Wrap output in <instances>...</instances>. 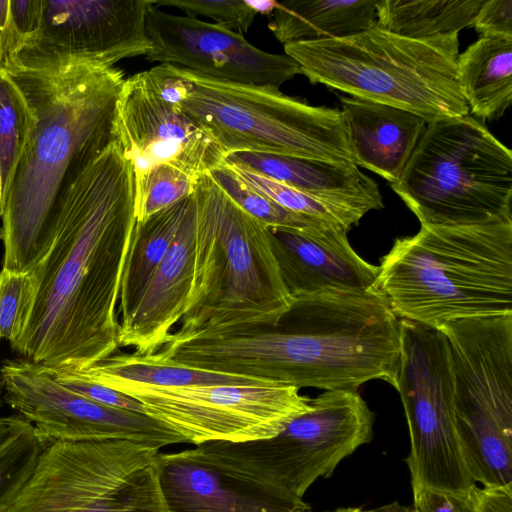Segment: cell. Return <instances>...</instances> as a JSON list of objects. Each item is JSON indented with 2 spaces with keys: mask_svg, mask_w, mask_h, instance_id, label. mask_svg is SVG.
I'll list each match as a JSON object with an SVG mask.
<instances>
[{
  "mask_svg": "<svg viewBox=\"0 0 512 512\" xmlns=\"http://www.w3.org/2000/svg\"><path fill=\"white\" fill-rule=\"evenodd\" d=\"M135 175L112 141L70 185L37 292L11 348L49 369L83 370L119 351L121 283L135 241Z\"/></svg>",
  "mask_w": 512,
  "mask_h": 512,
  "instance_id": "6da1fadb",
  "label": "cell"
},
{
  "mask_svg": "<svg viewBox=\"0 0 512 512\" xmlns=\"http://www.w3.org/2000/svg\"><path fill=\"white\" fill-rule=\"evenodd\" d=\"M34 123L14 167L1 209L2 269L28 274L58 233L68 190L112 141L124 72L78 67L61 73L18 68Z\"/></svg>",
  "mask_w": 512,
  "mask_h": 512,
  "instance_id": "7a4b0ae2",
  "label": "cell"
},
{
  "mask_svg": "<svg viewBox=\"0 0 512 512\" xmlns=\"http://www.w3.org/2000/svg\"><path fill=\"white\" fill-rule=\"evenodd\" d=\"M400 319L376 290L323 292L293 300L275 328L195 340V367L297 387L357 390L371 380L394 388Z\"/></svg>",
  "mask_w": 512,
  "mask_h": 512,
  "instance_id": "3957f363",
  "label": "cell"
},
{
  "mask_svg": "<svg viewBox=\"0 0 512 512\" xmlns=\"http://www.w3.org/2000/svg\"><path fill=\"white\" fill-rule=\"evenodd\" d=\"M193 201L192 286L181 326L166 342L277 327L293 299L267 226L244 211L210 173L198 178Z\"/></svg>",
  "mask_w": 512,
  "mask_h": 512,
  "instance_id": "277c9868",
  "label": "cell"
},
{
  "mask_svg": "<svg viewBox=\"0 0 512 512\" xmlns=\"http://www.w3.org/2000/svg\"><path fill=\"white\" fill-rule=\"evenodd\" d=\"M375 289L399 319L445 323L512 315V219L421 226L381 258Z\"/></svg>",
  "mask_w": 512,
  "mask_h": 512,
  "instance_id": "5b68a950",
  "label": "cell"
},
{
  "mask_svg": "<svg viewBox=\"0 0 512 512\" xmlns=\"http://www.w3.org/2000/svg\"><path fill=\"white\" fill-rule=\"evenodd\" d=\"M313 84L412 112L428 124L468 115L458 34L414 39L378 28L284 45Z\"/></svg>",
  "mask_w": 512,
  "mask_h": 512,
  "instance_id": "8992f818",
  "label": "cell"
},
{
  "mask_svg": "<svg viewBox=\"0 0 512 512\" xmlns=\"http://www.w3.org/2000/svg\"><path fill=\"white\" fill-rule=\"evenodd\" d=\"M169 68L175 105L225 156L257 152L356 165L340 109L312 106L271 86L218 80L173 65Z\"/></svg>",
  "mask_w": 512,
  "mask_h": 512,
  "instance_id": "52a82bcc",
  "label": "cell"
},
{
  "mask_svg": "<svg viewBox=\"0 0 512 512\" xmlns=\"http://www.w3.org/2000/svg\"><path fill=\"white\" fill-rule=\"evenodd\" d=\"M391 188L421 226L512 219V152L471 115L435 121Z\"/></svg>",
  "mask_w": 512,
  "mask_h": 512,
  "instance_id": "ba28073f",
  "label": "cell"
},
{
  "mask_svg": "<svg viewBox=\"0 0 512 512\" xmlns=\"http://www.w3.org/2000/svg\"><path fill=\"white\" fill-rule=\"evenodd\" d=\"M276 436L209 442L195 452L224 474L260 493L301 501L320 477L372 439L374 413L357 390H327Z\"/></svg>",
  "mask_w": 512,
  "mask_h": 512,
  "instance_id": "9c48e42d",
  "label": "cell"
},
{
  "mask_svg": "<svg viewBox=\"0 0 512 512\" xmlns=\"http://www.w3.org/2000/svg\"><path fill=\"white\" fill-rule=\"evenodd\" d=\"M451 355L461 451L474 482H512V315L439 328Z\"/></svg>",
  "mask_w": 512,
  "mask_h": 512,
  "instance_id": "30bf717a",
  "label": "cell"
},
{
  "mask_svg": "<svg viewBox=\"0 0 512 512\" xmlns=\"http://www.w3.org/2000/svg\"><path fill=\"white\" fill-rule=\"evenodd\" d=\"M159 452L129 440L44 443L30 480L6 512H170Z\"/></svg>",
  "mask_w": 512,
  "mask_h": 512,
  "instance_id": "8fae6325",
  "label": "cell"
},
{
  "mask_svg": "<svg viewBox=\"0 0 512 512\" xmlns=\"http://www.w3.org/2000/svg\"><path fill=\"white\" fill-rule=\"evenodd\" d=\"M400 359L395 389L409 428L406 459L412 490L427 488L469 498L476 483L466 467L457 434L454 381L445 334L400 319Z\"/></svg>",
  "mask_w": 512,
  "mask_h": 512,
  "instance_id": "7c38bea8",
  "label": "cell"
},
{
  "mask_svg": "<svg viewBox=\"0 0 512 512\" xmlns=\"http://www.w3.org/2000/svg\"><path fill=\"white\" fill-rule=\"evenodd\" d=\"M107 387L139 401L145 414L195 446L274 437L311 407L310 398L287 384L157 387L117 383Z\"/></svg>",
  "mask_w": 512,
  "mask_h": 512,
  "instance_id": "4fadbf2b",
  "label": "cell"
},
{
  "mask_svg": "<svg viewBox=\"0 0 512 512\" xmlns=\"http://www.w3.org/2000/svg\"><path fill=\"white\" fill-rule=\"evenodd\" d=\"M149 0H42L40 24L18 55L19 68L61 73L111 68L147 56Z\"/></svg>",
  "mask_w": 512,
  "mask_h": 512,
  "instance_id": "5bb4252c",
  "label": "cell"
},
{
  "mask_svg": "<svg viewBox=\"0 0 512 512\" xmlns=\"http://www.w3.org/2000/svg\"><path fill=\"white\" fill-rule=\"evenodd\" d=\"M3 399L43 443L129 440L153 448L186 443L145 413L96 403L62 385L45 366L9 360L0 370Z\"/></svg>",
  "mask_w": 512,
  "mask_h": 512,
  "instance_id": "9a60e30c",
  "label": "cell"
},
{
  "mask_svg": "<svg viewBox=\"0 0 512 512\" xmlns=\"http://www.w3.org/2000/svg\"><path fill=\"white\" fill-rule=\"evenodd\" d=\"M114 135L133 167L135 183L160 165L199 178L225 161L218 144L159 93L146 71L125 79L115 109Z\"/></svg>",
  "mask_w": 512,
  "mask_h": 512,
  "instance_id": "2e32d148",
  "label": "cell"
},
{
  "mask_svg": "<svg viewBox=\"0 0 512 512\" xmlns=\"http://www.w3.org/2000/svg\"><path fill=\"white\" fill-rule=\"evenodd\" d=\"M147 33L153 44L148 61L210 78L279 88L301 73L286 54L263 51L243 34L197 17L165 12L151 2Z\"/></svg>",
  "mask_w": 512,
  "mask_h": 512,
  "instance_id": "e0dca14e",
  "label": "cell"
},
{
  "mask_svg": "<svg viewBox=\"0 0 512 512\" xmlns=\"http://www.w3.org/2000/svg\"><path fill=\"white\" fill-rule=\"evenodd\" d=\"M267 231L293 300L323 292L375 289L378 266L355 252L344 227H267Z\"/></svg>",
  "mask_w": 512,
  "mask_h": 512,
  "instance_id": "ac0fdd59",
  "label": "cell"
},
{
  "mask_svg": "<svg viewBox=\"0 0 512 512\" xmlns=\"http://www.w3.org/2000/svg\"><path fill=\"white\" fill-rule=\"evenodd\" d=\"M195 217L190 197L178 233L130 315L120 323L121 347L135 354L157 352L184 315L194 269Z\"/></svg>",
  "mask_w": 512,
  "mask_h": 512,
  "instance_id": "d6986e66",
  "label": "cell"
},
{
  "mask_svg": "<svg viewBox=\"0 0 512 512\" xmlns=\"http://www.w3.org/2000/svg\"><path fill=\"white\" fill-rule=\"evenodd\" d=\"M159 482L170 512H310L304 501L260 493L224 474L195 450L158 454Z\"/></svg>",
  "mask_w": 512,
  "mask_h": 512,
  "instance_id": "ffe728a7",
  "label": "cell"
},
{
  "mask_svg": "<svg viewBox=\"0 0 512 512\" xmlns=\"http://www.w3.org/2000/svg\"><path fill=\"white\" fill-rule=\"evenodd\" d=\"M357 166L395 183L428 123L407 110L356 97H340Z\"/></svg>",
  "mask_w": 512,
  "mask_h": 512,
  "instance_id": "44dd1931",
  "label": "cell"
},
{
  "mask_svg": "<svg viewBox=\"0 0 512 512\" xmlns=\"http://www.w3.org/2000/svg\"><path fill=\"white\" fill-rule=\"evenodd\" d=\"M225 163L365 214L384 207L377 183L353 164L257 152L229 153Z\"/></svg>",
  "mask_w": 512,
  "mask_h": 512,
  "instance_id": "7402d4cb",
  "label": "cell"
},
{
  "mask_svg": "<svg viewBox=\"0 0 512 512\" xmlns=\"http://www.w3.org/2000/svg\"><path fill=\"white\" fill-rule=\"evenodd\" d=\"M375 24V0H285L276 3L268 28L285 45L346 37Z\"/></svg>",
  "mask_w": 512,
  "mask_h": 512,
  "instance_id": "603a6c76",
  "label": "cell"
},
{
  "mask_svg": "<svg viewBox=\"0 0 512 512\" xmlns=\"http://www.w3.org/2000/svg\"><path fill=\"white\" fill-rule=\"evenodd\" d=\"M457 68L473 117H502L512 100V36H480L459 54Z\"/></svg>",
  "mask_w": 512,
  "mask_h": 512,
  "instance_id": "cb8c5ba5",
  "label": "cell"
},
{
  "mask_svg": "<svg viewBox=\"0 0 512 512\" xmlns=\"http://www.w3.org/2000/svg\"><path fill=\"white\" fill-rule=\"evenodd\" d=\"M74 371L80 376L104 386L117 383H132L157 387L218 384H280L247 376L154 362L135 353L116 354L86 369Z\"/></svg>",
  "mask_w": 512,
  "mask_h": 512,
  "instance_id": "d4e9b609",
  "label": "cell"
},
{
  "mask_svg": "<svg viewBox=\"0 0 512 512\" xmlns=\"http://www.w3.org/2000/svg\"><path fill=\"white\" fill-rule=\"evenodd\" d=\"M484 0H380L376 26L414 39L454 35L472 26Z\"/></svg>",
  "mask_w": 512,
  "mask_h": 512,
  "instance_id": "484cf974",
  "label": "cell"
},
{
  "mask_svg": "<svg viewBox=\"0 0 512 512\" xmlns=\"http://www.w3.org/2000/svg\"><path fill=\"white\" fill-rule=\"evenodd\" d=\"M190 197L157 213L144 223H137L135 241L121 283L120 323L126 320L137 305L167 254L178 233Z\"/></svg>",
  "mask_w": 512,
  "mask_h": 512,
  "instance_id": "4316f807",
  "label": "cell"
},
{
  "mask_svg": "<svg viewBox=\"0 0 512 512\" xmlns=\"http://www.w3.org/2000/svg\"><path fill=\"white\" fill-rule=\"evenodd\" d=\"M44 443L18 414L0 416V512H6L30 480Z\"/></svg>",
  "mask_w": 512,
  "mask_h": 512,
  "instance_id": "83f0119b",
  "label": "cell"
},
{
  "mask_svg": "<svg viewBox=\"0 0 512 512\" xmlns=\"http://www.w3.org/2000/svg\"><path fill=\"white\" fill-rule=\"evenodd\" d=\"M34 119L20 86L8 72L0 70V214L14 167Z\"/></svg>",
  "mask_w": 512,
  "mask_h": 512,
  "instance_id": "f1b7e54d",
  "label": "cell"
},
{
  "mask_svg": "<svg viewBox=\"0 0 512 512\" xmlns=\"http://www.w3.org/2000/svg\"><path fill=\"white\" fill-rule=\"evenodd\" d=\"M228 166L248 188L295 213L344 227L348 231L365 215L357 209L326 201L251 171Z\"/></svg>",
  "mask_w": 512,
  "mask_h": 512,
  "instance_id": "f546056e",
  "label": "cell"
},
{
  "mask_svg": "<svg viewBox=\"0 0 512 512\" xmlns=\"http://www.w3.org/2000/svg\"><path fill=\"white\" fill-rule=\"evenodd\" d=\"M213 179L249 215L267 227L315 228L332 224L290 211L244 185L226 164L210 172ZM338 226V225H336Z\"/></svg>",
  "mask_w": 512,
  "mask_h": 512,
  "instance_id": "4dcf8cb0",
  "label": "cell"
},
{
  "mask_svg": "<svg viewBox=\"0 0 512 512\" xmlns=\"http://www.w3.org/2000/svg\"><path fill=\"white\" fill-rule=\"evenodd\" d=\"M198 178L171 165H160L135 183V215L144 223L157 213L193 195Z\"/></svg>",
  "mask_w": 512,
  "mask_h": 512,
  "instance_id": "1f68e13d",
  "label": "cell"
},
{
  "mask_svg": "<svg viewBox=\"0 0 512 512\" xmlns=\"http://www.w3.org/2000/svg\"><path fill=\"white\" fill-rule=\"evenodd\" d=\"M37 292L33 272L0 271V339L14 342L22 333Z\"/></svg>",
  "mask_w": 512,
  "mask_h": 512,
  "instance_id": "d6a6232c",
  "label": "cell"
},
{
  "mask_svg": "<svg viewBox=\"0 0 512 512\" xmlns=\"http://www.w3.org/2000/svg\"><path fill=\"white\" fill-rule=\"evenodd\" d=\"M157 6L175 7L187 16L212 18L216 23L243 34L252 26L259 13L254 1L246 0H150Z\"/></svg>",
  "mask_w": 512,
  "mask_h": 512,
  "instance_id": "836d02e7",
  "label": "cell"
},
{
  "mask_svg": "<svg viewBox=\"0 0 512 512\" xmlns=\"http://www.w3.org/2000/svg\"><path fill=\"white\" fill-rule=\"evenodd\" d=\"M49 369V368H48ZM65 387L84 397L113 408L145 413L136 399L110 387L86 379L71 369H49Z\"/></svg>",
  "mask_w": 512,
  "mask_h": 512,
  "instance_id": "e575fe53",
  "label": "cell"
},
{
  "mask_svg": "<svg viewBox=\"0 0 512 512\" xmlns=\"http://www.w3.org/2000/svg\"><path fill=\"white\" fill-rule=\"evenodd\" d=\"M472 26L480 36H512V0H484Z\"/></svg>",
  "mask_w": 512,
  "mask_h": 512,
  "instance_id": "d590c367",
  "label": "cell"
},
{
  "mask_svg": "<svg viewBox=\"0 0 512 512\" xmlns=\"http://www.w3.org/2000/svg\"><path fill=\"white\" fill-rule=\"evenodd\" d=\"M24 44L11 17L10 0H0V70L11 73L19 68L18 55Z\"/></svg>",
  "mask_w": 512,
  "mask_h": 512,
  "instance_id": "8d00e7d4",
  "label": "cell"
},
{
  "mask_svg": "<svg viewBox=\"0 0 512 512\" xmlns=\"http://www.w3.org/2000/svg\"><path fill=\"white\" fill-rule=\"evenodd\" d=\"M411 512H473L469 498L431 490L413 489Z\"/></svg>",
  "mask_w": 512,
  "mask_h": 512,
  "instance_id": "74e56055",
  "label": "cell"
},
{
  "mask_svg": "<svg viewBox=\"0 0 512 512\" xmlns=\"http://www.w3.org/2000/svg\"><path fill=\"white\" fill-rule=\"evenodd\" d=\"M470 502L473 512H512V482L482 488L475 486Z\"/></svg>",
  "mask_w": 512,
  "mask_h": 512,
  "instance_id": "f35d334b",
  "label": "cell"
},
{
  "mask_svg": "<svg viewBox=\"0 0 512 512\" xmlns=\"http://www.w3.org/2000/svg\"><path fill=\"white\" fill-rule=\"evenodd\" d=\"M42 11V0H10L13 23L25 42L37 31Z\"/></svg>",
  "mask_w": 512,
  "mask_h": 512,
  "instance_id": "ab89813d",
  "label": "cell"
},
{
  "mask_svg": "<svg viewBox=\"0 0 512 512\" xmlns=\"http://www.w3.org/2000/svg\"><path fill=\"white\" fill-rule=\"evenodd\" d=\"M0 393H1V382H0Z\"/></svg>",
  "mask_w": 512,
  "mask_h": 512,
  "instance_id": "60d3db41",
  "label": "cell"
}]
</instances>
